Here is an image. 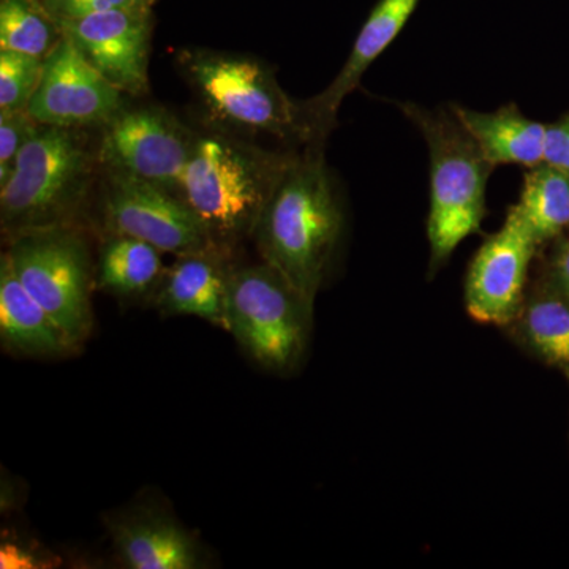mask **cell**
I'll return each mask as SVG.
<instances>
[{"label":"cell","instance_id":"cell-22","mask_svg":"<svg viewBox=\"0 0 569 569\" xmlns=\"http://www.w3.org/2000/svg\"><path fill=\"white\" fill-rule=\"evenodd\" d=\"M44 59L0 50V111H26L39 89Z\"/></svg>","mask_w":569,"mask_h":569},{"label":"cell","instance_id":"cell-3","mask_svg":"<svg viewBox=\"0 0 569 569\" xmlns=\"http://www.w3.org/2000/svg\"><path fill=\"white\" fill-rule=\"evenodd\" d=\"M97 156L78 129L41 126L0 187V223L7 239L40 228L73 224L96 179Z\"/></svg>","mask_w":569,"mask_h":569},{"label":"cell","instance_id":"cell-26","mask_svg":"<svg viewBox=\"0 0 569 569\" xmlns=\"http://www.w3.org/2000/svg\"><path fill=\"white\" fill-rule=\"evenodd\" d=\"M0 567L2 568H43V561L20 546L6 545L0 550Z\"/></svg>","mask_w":569,"mask_h":569},{"label":"cell","instance_id":"cell-17","mask_svg":"<svg viewBox=\"0 0 569 569\" xmlns=\"http://www.w3.org/2000/svg\"><path fill=\"white\" fill-rule=\"evenodd\" d=\"M468 133L478 142L490 164L545 163L546 126L527 119L515 103L492 112L449 107Z\"/></svg>","mask_w":569,"mask_h":569},{"label":"cell","instance_id":"cell-16","mask_svg":"<svg viewBox=\"0 0 569 569\" xmlns=\"http://www.w3.org/2000/svg\"><path fill=\"white\" fill-rule=\"evenodd\" d=\"M0 339L7 350L40 358L74 350L50 313L22 287L6 253L0 258Z\"/></svg>","mask_w":569,"mask_h":569},{"label":"cell","instance_id":"cell-21","mask_svg":"<svg viewBox=\"0 0 569 569\" xmlns=\"http://www.w3.org/2000/svg\"><path fill=\"white\" fill-rule=\"evenodd\" d=\"M526 331L539 353L569 366V306L559 299H539L529 307Z\"/></svg>","mask_w":569,"mask_h":569},{"label":"cell","instance_id":"cell-9","mask_svg":"<svg viewBox=\"0 0 569 569\" xmlns=\"http://www.w3.org/2000/svg\"><path fill=\"white\" fill-rule=\"evenodd\" d=\"M103 216L110 234L132 236L163 253L223 252L181 193L153 183L107 176Z\"/></svg>","mask_w":569,"mask_h":569},{"label":"cell","instance_id":"cell-23","mask_svg":"<svg viewBox=\"0 0 569 569\" xmlns=\"http://www.w3.org/2000/svg\"><path fill=\"white\" fill-rule=\"evenodd\" d=\"M40 127L28 110L0 111V187L9 182L18 157Z\"/></svg>","mask_w":569,"mask_h":569},{"label":"cell","instance_id":"cell-24","mask_svg":"<svg viewBox=\"0 0 569 569\" xmlns=\"http://www.w3.org/2000/svg\"><path fill=\"white\" fill-rule=\"evenodd\" d=\"M56 21L78 20L118 9H152V0H43Z\"/></svg>","mask_w":569,"mask_h":569},{"label":"cell","instance_id":"cell-14","mask_svg":"<svg viewBox=\"0 0 569 569\" xmlns=\"http://www.w3.org/2000/svg\"><path fill=\"white\" fill-rule=\"evenodd\" d=\"M220 250L178 257L156 290L157 310L168 317H197L227 331L228 274Z\"/></svg>","mask_w":569,"mask_h":569},{"label":"cell","instance_id":"cell-1","mask_svg":"<svg viewBox=\"0 0 569 569\" xmlns=\"http://www.w3.org/2000/svg\"><path fill=\"white\" fill-rule=\"evenodd\" d=\"M340 230L342 209L323 148L307 146L261 216L258 252L313 307Z\"/></svg>","mask_w":569,"mask_h":569},{"label":"cell","instance_id":"cell-11","mask_svg":"<svg viewBox=\"0 0 569 569\" xmlns=\"http://www.w3.org/2000/svg\"><path fill=\"white\" fill-rule=\"evenodd\" d=\"M538 244L529 224L512 206L503 227L481 246L468 271L466 302L475 320L505 325L518 316Z\"/></svg>","mask_w":569,"mask_h":569},{"label":"cell","instance_id":"cell-4","mask_svg":"<svg viewBox=\"0 0 569 569\" xmlns=\"http://www.w3.org/2000/svg\"><path fill=\"white\" fill-rule=\"evenodd\" d=\"M422 133L430 157V213L427 222L432 263L440 264L481 227L489 163L455 112L403 104Z\"/></svg>","mask_w":569,"mask_h":569},{"label":"cell","instance_id":"cell-13","mask_svg":"<svg viewBox=\"0 0 569 569\" xmlns=\"http://www.w3.org/2000/svg\"><path fill=\"white\" fill-rule=\"evenodd\" d=\"M421 0H380L358 33L342 70L323 92L301 103L306 127V146L323 148L335 129L337 112L347 96L353 92L367 69L383 54L406 28Z\"/></svg>","mask_w":569,"mask_h":569},{"label":"cell","instance_id":"cell-10","mask_svg":"<svg viewBox=\"0 0 569 569\" xmlns=\"http://www.w3.org/2000/svg\"><path fill=\"white\" fill-rule=\"evenodd\" d=\"M122 92L63 33L44 59L39 89L28 112L40 126L80 130L107 126L122 111Z\"/></svg>","mask_w":569,"mask_h":569},{"label":"cell","instance_id":"cell-8","mask_svg":"<svg viewBox=\"0 0 569 569\" xmlns=\"http://www.w3.org/2000/svg\"><path fill=\"white\" fill-rule=\"evenodd\" d=\"M97 160L107 176L181 193L197 137L162 107L122 111L103 127Z\"/></svg>","mask_w":569,"mask_h":569},{"label":"cell","instance_id":"cell-27","mask_svg":"<svg viewBox=\"0 0 569 569\" xmlns=\"http://www.w3.org/2000/svg\"><path fill=\"white\" fill-rule=\"evenodd\" d=\"M556 271L561 290L569 296V247L560 253L559 260H557Z\"/></svg>","mask_w":569,"mask_h":569},{"label":"cell","instance_id":"cell-25","mask_svg":"<svg viewBox=\"0 0 569 569\" xmlns=\"http://www.w3.org/2000/svg\"><path fill=\"white\" fill-rule=\"evenodd\" d=\"M545 163L569 176V118L546 127Z\"/></svg>","mask_w":569,"mask_h":569},{"label":"cell","instance_id":"cell-20","mask_svg":"<svg viewBox=\"0 0 569 569\" xmlns=\"http://www.w3.org/2000/svg\"><path fill=\"white\" fill-rule=\"evenodd\" d=\"M62 36L43 0H0V50L47 59Z\"/></svg>","mask_w":569,"mask_h":569},{"label":"cell","instance_id":"cell-2","mask_svg":"<svg viewBox=\"0 0 569 569\" xmlns=\"http://www.w3.org/2000/svg\"><path fill=\"white\" fill-rule=\"evenodd\" d=\"M296 157L227 133L197 137L181 194L217 247L227 250L254 234Z\"/></svg>","mask_w":569,"mask_h":569},{"label":"cell","instance_id":"cell-19","mask_svg":"<svg viewBox=\"0 0 569 569\" xmlns=\"http://www.w3.org/2000/svg\"><path fill=\"white\" fill-rule=\"evenodd\" d=\"M515 208L538 242L559 234L569 224V176L548 163L531 167Z\"/></svg>","mask_w":569,"mask_h":569},{"label":"cell","instance_id":"cell-28","mask_svg":"<svg viewBox=\"0 0 569 569\" xmlns=\"http://www.w3.org/2000/svg\"><path fill=\"white\" fill-rule=\"evenodd\" d=\"M152 2H157V0H152Z\"/></svg>","mask_w":569,"mask_h":569},{"label":"cell","instance_id":"cell-6","mask_svg":"<svg viewBox=\"0 0 569 569\" xmlns=\"http://www.w3.org/2000/svg\"><path fill=\"white\" fill-rule=\"evenodd\" d=\"M6 254L22 287L80 348L93 325L91 254L80 231L73 224L24 231L9 239Z\"/></svg>","mask_w":569,"mask_h":569},{"label":"cell","instance_id":"cell-7","mask_svg":"<svg viewBox=\"0 0 569 569\" xmlns=\"http://www.w3.org/2000/svg\"><path fill=\"white\" fill-rule=\"evenodd\" d=\"M313 307L271 264L228 274L227 331L266 369H290L305 351Z\"/></svg>","mask_w":569,"mask_h":569},{"label":"cell","instance_id":"cell-5","mask_svg":"<svg viewBox=\"0 0 569 569\" xmlns=\"http://www.w3.org/2000/svg\"><path fill=\"white\" fill-rule=\"evenodd\" d=\"M183 77L224 126L306 144L301 103L280 88L272 69L250 56L190 48L178 54Z\"/></svg>","mask_w":569,"mask_h":569},{"label":"cell","instance_id":"cell-12","mask_svg":"<svg viewBox=\"0 0 569 569\" xmlns=\"http://www.w3.org/2000/svg\"><path fill=\"white\" fill-rule=\"evenodd\" d=\"M59 26L116 89L133 97L148 92L152 9L104 11Z\"/></svg>","mask_w":569,"mask_h":569},{"label":"cell","instance_id":"cell-15","mask_svg":"<svg viewBox=\"0 0 569 569\" xmlns=\"http://www.w3.org/2000/svg\"><path fill=\"white\" fill-rule=\"evenodd\" d=\"M123 563L133 569H194L200 549L178 522L157 512H134L108 520Z\"/></svg>","mask_w":569,"mask_h":569},{"label":"cell","instance_id":"cell-18","mask_svg":"<svg viewBox=\"0 0 569 569\" xmlns=\"http://www.w3.org/2000/svg\"><path fill=\"white\" fill-rule=\"evenodd\" d=\"M162 253L132 236L110 234L100 250L97 284L104 293L122 299L152 293L167 272Z\"/></svg>","mask_w":569,"mask_h":569}]
</instances>
